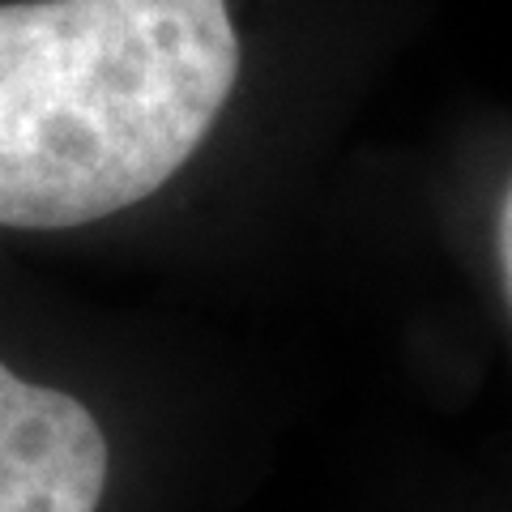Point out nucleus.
I'll use <instances>...</instances> for the list:
<instances>
[{
	"label": "nucleus",
	"instance_id": "f257e3e1",
	"mask_svg": "<svg viewBox=\"0 0 512 512\" xmlns=\"http://www.w3.org/2000/svg\"><path fill=\"white\" fill-rule=\"evenodd\" d=\"M235 77L227 0L0 5V227L69 231L154 197Z\"/></svg>",
	"mask_w": 512,
	"mask_h": 512
},
{
	"label": "nucleus",
	"instance_id": "f03ea898",
	"mask_svg": "<svg viewBox=\"0 0 512 512\" xmlns=\"http://www.w3.org/2000/svg\"><path fill=\"white\" fill-rule=\"evenodd\" d=\"M107 470L99 419L0 363V512H99Z\"/></svg>",
	"mask_w": 512,
	"mask_h": 512
},
{
	"label": "nucleus",
	"instance_id": "7ed1b4c3",
	"mask_svg": "<svg viewBox=\"0 0 512 512\" xmlns=\"http://www.w3.org/2000/svg\"><path fill=\"white\" fill-rule=\"evenodd\" d=\"M495 248H500V274H504V295L512 308V184L500 205V227H495Z\"/></svg>",
	"mask_w": 512,
	"mask_h": 512
}]
</instances>
